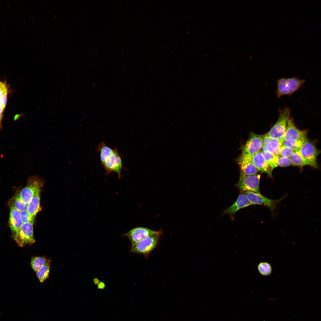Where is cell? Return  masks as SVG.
I'll return each instance as SVG.
<instances>
[{
	"label": "cell",
	"mask_w": 321,
	"mask_h": 321,
	"mask_svg": "<svg viewBox=\"0 0 321 321\" xmlns=\"http://www.w3.org/2000/svg\"><path fill=\"white\" fill-rule=\"evenodd\" d=\"M282 145V141L281 140L265 135L262 148L263 151L269 152L278 156L279 155L280 150Z\"/></svg>",
	"instance_id": "obj_14"
},
{
	"label": "cell",
	"mask_w": 321,
	"mask_h": 321,
	"mask_svg": "<svg viewBox=\"0 0 321 321\" xmlns=\"http://www.w3.org/2000/svg\"><path fill=\"white\" fill-rule=\"evenodd\" d=\"M314 51H311V53L312 54H313L314 53Z\"/></svg>",
	"instance_id": "obj_40"
},
{
	"label": "cell",
	"mask_w": 321,
	"mask_h": 321,
	"mask_svg": "<svg viewBox=\"0 0 321 321\" xmlns=\"http://www.w3.org/2000/svg\"><path fill=\"white\" fill-rule=\"evenodd\" d=\"M271 34H269V35H268V38H270V37H271Z\"/></svg>",
	"instance_id": "obj_39"
},
{
	"label": "cell",
	"mask_w": 321,
	"mask_h": 321,
	"mask_svg": "<svg viewBox=\"0 0 321 321\" xmlns=\"http://www.w3.org/2000/svg\"><path fill=\"white\" fill-rule=\"evenodd\" d=\"M289 139L303 142L307 140V131L305 130H301L298 129L295 124L293 119L291 117L288 122L282 141Z\"/></svg>",
	"instance_id": "obj_11"
},
{
	"label": "cell",
	"mask_w": 321,
	"mask_h": 321,
	"mask_svg": "<svg viewBox=\"0 0 321 321\" xmlns=\"http://www.w3.org/2000/svg\"><path fill=\"white\" fill-rule=\"evenodd\" d=\"M40 191H37L34 195L28 204L27 211L34 217L40 208Z\"/></svg>",
	"instance_id": "obj_18"
},
{
	"label": "cell",
	"mask_w": 321,
	"mask_h": 321,
	"mask_svg": "<svg viewBox=\"0 0 321 321\" xmlns=\"http://www.w3.org/2000/svg\"><path fill=\"white\" fill-rule=\"evenodd\" d=\"M3 117V113H0V127L1 126V122Z\"/></svg>",
	"instance_id": "obj_33"
},
{
	"label": "cell",
	"mask_w": 321,
	"mask_h": 321,
	"mask_svg": "<svg viewBox=\"0 0 321 321\" xmlns=\"http://www.w3.org/2000/svg\"><path fill=\"white\" fill-rule=\"evenodd\" d=\"M51 261L48 259L47 262L36 272L37 276L41 283L47 279L49 276Z\"/></svg>",
	"instance_id": "obj_20"
},
{
	"label": "cell",
	"mask_w": 321,
	"mask_h": 321,
	"mask_svg": "<svg viewBox=\"0 0 321 321\" xmlns=\"http://www.w3.org/2000/svg\"><path fill=\"white\" fill-rule=\"evenodd\" d=\"M9 206L10 211L9 224L13 237L17 233L22 223L20 218V212L12 206Z\"/></svg>",
	"instance_id": "obj_17"
},
{
	"label": "cell",
	"mask_w": 321,
	"mask_h": 321,
	"mask_svg": "<svg viewBox=\"0 0 321 321\" xmlns=\"http://www.w3.org/2000/svg\"><path fill=\"white\" fill-rule=\"evenodd\" d=\"M20 216L22 224L30 223L33 224L35 217L30 214L27 210L20 212Z\"/></svg>",
	"instance_id": "obj_26"
},
{
	"label": "cell",
	"mask_w": 321,
	"mask_h": 321,
	"mask_svg": "<svg viewBox=\"0 0 321 321\" xmlns=\"http://www.w3.org/2000/svg\"><path fill=\"white\" fill-rule=\"evenodd\" d=\"M158 232L146 228L137 227L132 229L124 235L129 238L132 245H133Z\"/></svg>",
	"instance_id": "obj_13"
},
{
	"label": "cell",
	"mask_w": 321,
	"mask_h": 321,
	"mask_svg": "<svg viewBox=\"0 0 321 321\" xmlns=\"http://www.w3.org/2000/svg\"><path fill=\"white\" fill-rule=\"evenodd\" d=\"M294 151L290 148L282 145L279 152V155L282 156L289 158Z\"/></svg>",
	"instance_id": "obj_28"
},
{
	"label": "cell",
	"mask_w": 321,
	"mask_h": 321,
	"mask_svg": "<svg viewBox=\"0 0 321 321\" xmlns=\"http://www.w3.org/2000/svg\"><path fill=\"white\" fill-rule=\"evenodd\" d=\"M320 53H321V50H320Z\"/></svg>",
	"instance_id": "obj_43"
},
{
	"label": "cell",
	"mask_w": 321,
	"mask_h": 321,
	"mask_svg": "<svg viewBox=\"0 0 321 321\" xmlns=\"http://www.w3.org/2000/svg\"><path fill=\"white\" fill-rule=\"evenodd\" d=\"M304 142L289 139L282 141V145L291 149L294 151H298Z\"/></svg>",
	"instance_id": "obj_23"
},
{
	"label": "cell",
	"mask_w": 321,
	"mask_h": 321,
	"mask_svg": "<svg viewBox=\"0 0 321 321\" xmlns=\"http://www.w3.org/2000/svg\"><path fill=\"white\" fill-rule=\"evenodd\" d=\"M286 3H284V5H283V7H283V8H284V7H285V6H286Z\"/></svg>",
	"instance_id": "obj_38"
},
{
	"label": "cell",
	"mask_w": 321,
	"mask_h": 321,
	"mask_svg": "<svg viewBox=\"0 0 321 321\" xmlns=\"http://www.w3.org/2000/svg\"><path fill=\"white\" fill-rule=\"evenodd\" d=\"M244 193L252 205L257 204L268 207L271 210H273L278 203L283 199L282 198L277 200L269 199L261 194L251 191H246Z\"/></svg>",
	"instance_id": "obj_9"
},
{
	"label": "cell",
	"mask_w": 321,
	"mask_h": 321,
	"mask_svg": "<svg viewBox=\"0 0 321 321\" xmlns=\"http://www.w3.org/2000/svg\"><path fill=\"white\" fill-rule=\"evenodd\" d=\"M161 234V232L158 231L157 233L132 245L131 251L143 254L149 253L156 246Z\"/></svg>",
	"instance_id": "obj_7"
},
{
	"label": "cell",
	"mask_w": 321,
	"mask_h": 321,
	"mask_svg": "<svg viewBox=\"0 0 321 321\" xmlns=\"http://www.w3.org/2000/svg\"><path fill=\"white\" fill-rule=\"evenodd\" d=\"M43 184L42 179L37 176H32L28 180L26 186L19 192L21 199L27 204L34 195L40 191Z\"/></svg>",
	"instance_id": "obj_6"
},
{
	"label": "cell",
	"mask_w": 321,
	"mask_h": 321,
	"mask_svg": "<svg viewBox=\"0 0 321 321\" xmlns=\"http://www.w3.org/2000/svg\"><path fill=\"white\" fill-rule=\"evenodd\" d=\"M260 175L259 174L246 175L240 172L239 180L236 186L242 192L251 191L260 193Z\"/></svg>",
	"instance_id": "obj_4"
},
{
	"label": "cell",
	"mask_w": 321,
	"mask_h": 321,
	"mask_svg": "<svg viewBox=\"0 0 321 321\" xmlns=\"http://www.w3.org/2000/svg\"><path fill=\"white\" fill-rule=\"evenodd\" d=\"M264 136L253 132L250 133L249 138L242 149V153L251 155L260 151L262 148Z\"/></svg>",
	"instance_id": "obj_10"
},
{
	"label": "cell",
	"mask_w": 321,
	"mask_h": 321,
	"mask_svg": "<svg viewBox=\"0 0 321 321\" xmlns=\"http://www.w3.org/2000/svg\"><path fill=\"white\" fill-rule=\"evenodd\" d=\"M261 152L267 163L273 169L278 166L277 156L267 151L262 150Z\"/></svg>",
	"instance_id": "obj_24"
},
{
	"label": "cell",
	"mask_w": 321,
	"mask_h": 321,
	"mask_svg": "<svg viewBox=\"0 0 321 321\" xmlns=\"http://www.w3.org/2000/svg\"><path fill=\"white\" fill-rule=\"evenodd\" d=\"M2 103L0 101V113H3L4 110L5 108Z\"/></svg>",
	"instance_id": "obj_31"
},
{
	"label": "cell",
	"mask_w": 321,
	"mask_h": 321,
	"mask_svg": "<svg viewBox=\"0 0 321 321\" xmlns=\"http://www.w3.org/2000/svg\"><path fill=\"white\" fill-rule=\"evenodd\" d=\"M271 53V52H269L268 54V55H270V54Z\"/></svg>",
	"instance_id": "obj_41"
},
{
	"label": "cell",
	"mask_w": 321,
	"mask_h": 321,
	"mask_svg": "<svg viewBox=\"0 0 321 321\" xmlns=\"http://www.w3.org/2000/svg\"><path fill=\"white\" fill-rule=\"evenodd\" d=\"M9 206H12L21 212L26 210L28 204L25 203L21 199L19 192L16 193L8 202Z\"/></svg>",
	"instance_id": "obj_19"
},
{
	"label": "cell",
	"mask_w": 321,
	"mask_h": 321,
	"mask_svg": "<svg viewBox=\"0 0 321 321\" xmlns=\"http://www.w3.org/2000/svg\"><path fill=\"white\" fill-rule=\"evenodd\" d=\"M48 260L45 257H34L31 261L32 268L34 271L36 272L47 262Z\"/></svg>",
	"instance_id": "obj_22"
},
{
	"label": "cell",
	"mask_w": 321,
	"mask_h": 321,
	"mask_svg": "<svg viewBox=\"0 0 321 321\" xmlns=\"http://www.w3.org/2000/svg\"><path fill=\"white\" fill-rule=\"evenodd\" d=\"M251 205L252 204L246 194L242 193L239 195L236 201L233 204L224 211L223 214L233 215L240 209Z\"/></svg>",
	"instance_id": "obj_15"
},
{
	"label": "cell",
	"mask_w": 321,
	"mask_h": 321,
	"mask_svg": "<svg viewBox=\"0 0 321 321\" xmlns=\"http://www.w3.org/2000/svg\"><path fill=\"white\" fill-rule=\"evenodd\" d=\"M305 82V79L296 77L280 78L276 81V98L279 99L284 96H291L299 90Z\"/></svg>",
	"instance_id": "obj_1"
},
{
	"label": "cell",
	"mask_w": 321,
	"mask_h": 321,
	"mask_svg": "<svg viewBox=\"0 0 321 321\" xmlns=\"http://www.w3.org/2000/svg\"><path fill=\"white\" fill-rule=\"evenodd\" d=\"M320 43H319V44H318L317 45V46H316V47H315V48H317V47H318V46H320Z\"/></svg>",
	"instance_id": "obj_37"
},
{
	"label": "cell",
	"mask_w": 321,
	"mask_h": 321,
	"mask_svg": "<svg viewBox=\"0 0 321 321\" xmlns=\"http://www.w3.org/2000/svg\"><path fill=\"white\" fill-rule=\"evenodd\" d=\"M251 155L242 153L238 157V163L240 173L246 175H252L257 174L258 171L254 164Z\"/></svg>",
	"instance_id": "obj_12"
},
{
	"label": "cell",
	"mask_w": 321,
	"mask_h": 321,
	"mask_svg": "<svg viewBox=\"0 0 321 321\" xmlns=\"http://www.w3.org/2000/svg\"><path fill=\"white\" fill-rule=\"evenodd\" d=\"M253 162L258 171L267 174L270 177H272L273 169L265 161L261 151L252 155Z\"/></svg>",
	"instance_id": "obj_16"
},
{
	"label": "cell",
	"mask_w": 321,
	"mask_h": 321,
	"mask_svg": "<svg viewBox=\"0 0 321 321\" xmlns=\"http://www.w3.org/2000/svg\"><path fill=\"white\" fill-rule=\"evenodd\" d=\"M257 268L259 273L263 276H268L272 272L270 265L266 262H260L257 266Z\"/></svg>",
	"instance_id": "obj_25"
},
{
	"label": "cell",
	"mask_w": 321,
	"mask_h": 321,
	"mask_svg": "<svg viewBox=\"0 0 321 321\" xmlns=\"http://www.w3.org/2000/svg\"><path fill=\"white\" fill-rule=\"evenodd\" d=\"M7 94V88L5 83L0 81V97Z\"/></svg>",
	"instance_id": "obj_29"
},
{
	"label": "cell",
	"mask_w": 321,
	"mask_h": 321,
	"mask_svg": "<svg viewBox=\"0 0 321 321\" xmlns=\"http://www.w3.org/2000/svg\"><path fill=\"white\" fill-rule=\"evenodd\" d=\"M298 151L308 165L315 168L318 167L317 158L320 152L313 143L307 139L303 144Z\"/></svg>",
	"instance_id": "obj_8"
},
{
	"label": "cell",
	"mask_w": 321,
	"mask_h": 321,
	"mask_svg": "<svg viewBox=\"0 0 321 321\" xmlns=\"http://www.w3.org/2000/svg\"><path fill=\"white\" fill-rule=\"evenodd\" d=\"M277 163L278 166L281 167H287L292 165L289 158L280 155L277 156Z\"/></svg>",
	"instance_id": "obj_27"
},
{
	"label": "cell",
	"mask_w": 321,
	"mask_h": 321,
	"mask_svg": "<svg viewBox=\"0 0 321 321\" xmlns=\"http://www.w3.org/2000/svg\"><path fill=\"white\" fill-rule=\"evenodd\" d=\"M321 28V23H320V24L318 26V28H317L318 29V30L320 29Z\"/></svg>",
	"instance_id": "obj_35"
},
{
	"label": "cell",
	"mask_w": 321,
	"mask_h": 321,
	"mask_svg": "<svg viewBox=\"0 0 321 321\" xmlns=\"http://www.w3.org/2000/svg\"><path fill=\"white\" fill-rule=\"evenodd\" d=\"M101 163L107 174L114 172L117 174L119 178L121 177L122 163L121 156L117 149H113Z\"/></svg>",
	"instance_id": "obj_3"
},
{
	"label": "cell",
	"mask_w": 321,
	"mask_h": 321,
	"mask_svg": "<svg viewBox=\"0 0 321 321\" xmlns=\"http://www.w3.org/2000/svg\"><path fill=\"white\" fill-rule=\"evenodd\" d=\"M291 164L294 166H303L308 165L299 151H294L289 158Z\"/></svg>",
	"instance_id": "obj_21"
},
{
	"label": "cell",
	"mask_w": 321,
	"mask_h": 321,
	"mask_svg": "<svg viewBox=\"0 0 321 321\" xmlns=\"http://www.w3.org/2000/svg\"><path fill=\"white\" fill-rule=\"evenodd\" d=\"M93 281L94 284L97 285L100 282L98 278H95L94 279Z\"/></svg>",
	"instance_id": "obj_32"
},
{
	"label": "cell",
	"mask_w": 321,
	"mask_h": 321,
	"mask_svg": "<svg viewBox=\"0 0 321 321\" xmlns=\"http://www.w3.org/2000/svg\"><path fill=\"white\" fill-rule=\"evenodd\" d=\"M281 10L280 9V10H278V12H280V11Z\"/></svg>",
	"instance_id": "obj_42"
},
{
	"label": "cell",
	"mask_w": 321,
	"mask_h": 321,
	"mask_svg": "<svg viewBox=\"0 0 321 321\" xmlns=\"http://www.w3.org/2000/svg\"><path fill=\"white\" fill-rule=\"evenodd\" d=\"M278 119L269 131L265 135L282 141L286 132L288 122L291 117V110L289 107L279 110Z\"/></svg>",
	"instance_id": "obj_2"
},
{
	"label": "cell",
	"mask_w": 321,
	"mask_h": 321,
	"mask_svg": "<svg viewBox=\"0 0 321 321\" xmlns=\"http://www.w3.org/2000/svg\"><path fill=\"white\" fill-rule=\"evenodd\" d=\"M33 224L30 223L22 224L17 233L13 237L19 246H28L35 242Z\"/></svg>",
	"instance_id": "obj_5"
},
{
	"label": "cell",
	"mask_w": 321,
	"mask_h": 321,
	"mask_svg": "<svg viewBox=\"0 0 321 321\" xmlns=\"http://www.w3.org/2000/svg\"><path fill=\"white\" fill-rule=\"evenodd\" d=\"M97 285V288L99 289H103L105 287V284L103 282L100 281Z\"/></svg>",
	"instance_id": "obj_30"
},
{
	"label": "cell",
	"mask_w": 321,
	"mask_h": 321,
	"mask_svg": "<svg viewBox=\"0 0 321 321\" xmlns=\"http://www.w3.org/2000/svg\"><path fill=\"white\" fill-rule=\"evenodd\" d=\"M297 16V15H294L293 16V19H294L295 18H296V17Z\"/></svg>",
	"instance_id": "obj_36"
},
{
	"label": "cell",
	"mask_w": 321,
	"mask_h": 321,
	"mask_svg": "<svg viewBox=\"0 0 321 321\" xmlns=\"http://www.w3.org/2000/svg\"><path fill=\"white\" fill-rule=\"evenodd\" d=\"M289 19L288 18L286 19H285V20H284L283 21V23H286L287 22V21H289Z\"/></svg>",
	"instance_id": "obj_34"
}]
</instances>
